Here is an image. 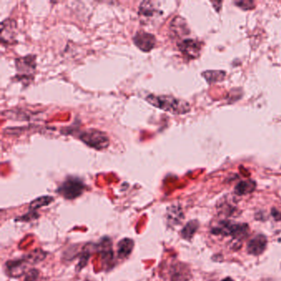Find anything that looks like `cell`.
<instances>
[{"mask_svg":"<svg viewBox=\"0 0 281 281\" xmlns=\"http://www.w3.org/2000/svg\"><path fill=\"white\" fill-rule=\"evenodd\" d=\"M171 32L176 36H182L188 34V28L186 26V21L181 17H174L170 24Z\"/></svg>","mask_w":281,"mask_h":281,"instance_id":"obj_12","label":"cell"},{"mask_svg":"<svg viewBox=\"0 0 281 281\" xmlns=\"http://www.w3.org/2000/svg\"><path fill=\"white\" fill-rule=\"evenodd\" d=\"M28 263H30V262H28L27 258L24 260L18 261V262L16 261V262H9L8 269H9V274L13 277L23 275L26 270V264H28Z\"/></svg>","mask_w":281,"mask_h":281,"instance_id":"obj_13","label":"cell"},{"mask_svg":"<svg viewBox=\"0 0 281 281\" xmlns=\"http://www.w3.org/2000/svg\"><path fill=\"white\" fill-rule=\"evenodd\" d=\"M145 101L153 106L171 114L184 115L190 111L188 102L171 95L149 94L145 97Z\"/></svg>","mask_w":281,"mask_h":281,"instance_id":"obj_1","label":"cell"},{"mask_svg":"<svg viewBox=\"0 0 281 281\" xmlns=\"http://www.w3.org/2000/svg\"><path fill=\"white\" fill-rule=\"evenodd\" d=\"M78 139L88 147L96 150H104L110 145V139L107 134L99 129H85L79 134Z\"/></svg>","mask_w":281,"mask_h":281,"instance_id":"obj_4","label":"cell"},{"mask_svg":"<svg viewBox=\"0 0 281 281\" xmlns=\"http://www.w3.org/2000/svg\"><path fill=\"white\" fill-rule=\"evenodd\" d=\"M157 3L155 1H149V0L140 3L138 15L141 21H144V24H146L147 21L155 19V17L163 13L162 11L157 8L155 5Z\"/></svg>","mask_w":281,"mask_h":281,"instance_id":"obj_7","label":"cell"},{"mask_svg":"<svg viewBox=\"0 0 281 281\" xmlns=\"http://www.w3.org/2000/svg\"><path fill=\"white\" fill-rule=\"evenodd\" d=\"M17 24L13 19H5L1 23V42L10 44L17 36Z\"/></svg>","mask_w":281,"mask_h":281,"instance_id":"obj_9","label":"cell"},{"mask_svg":"<svg viewBox=\"0 0 281 281\" xmlns=\"http://www.w3.org/2000/svg\"><path fill=\"white\" fill-rule=\"evenodd\" d=\"M256 182L252 180H246L243 182H239V184L235 187V193L239 196H245L253 192L256 189Z\"/></svg>","mask_w":281,"mask_h":281,"instance_id":"obj_14","label":"cell"},{"mask_svg":"<svg viewBox=\"0 0 281 281\" xmlns=\"http://www.w3.org/2000/svg\"><path fill=\"white\" fill-rule=\"evenodd\" d=\"M37 278H38V271L32 270L28 273L24 281H36Z\"/></svg>","mask_w":281,"mask_h":281,"instance_id":"obj_19","label":"cell"},{"mask_svg":"<svg viewBox=\"0 0 281 281\" xmlns=\"http://www.w3.org/2000/svg\"><path fill=\"white\" fill-rule=\"evenodd\" d=\"M267 246V237H265L264 235H256L247 243V252L254 256H259L265 252Z\"/></svg>","mask_w":281,"mask_h":281,"instance_id":"obj_10","label":"cell"},{"mask_svg":"<svg viewBox=\"0 0 281 281\" xmlns=\"http://www.w3.org/2000/svg\"><path fill=\"white\" fill-rule=\"evenodd\" d=\"M190 271L187 267L182 265L174 267V272L171 275V281H188L190 278Z\"/></svg>","mask_w":281,"mask_h":281,"instance_id":"obj_16","label":"cell"},{"mask_svg":"<svg viewBox=\"0 0 281 281\" xmlns=\"http://www.w3.org/2000/svg\"><path fill=\"white\" fill-rule=\"evenodd\" d=\"M248 225L246 224H233L229 220H221L214 224L211 231L213 234L231 236L236 241H242L248 234Z\"/></svg>","mask_w":281,"mask_h":281,"instance_id":"obj_3","label":"cell"},{"mask_svg":"<svg viewBox=\"0 0 281 281\" xmlns=\"http://www.w3.org/2000/svg\"><path fill=\"white\" fill-rule=\"evenodd\" d=\"M15 67L17 70V78L18 82H21L24 85H28L34 79L36 70V56L34 55H28L24 57L15 59Z\"/></svg>","mask_w":281,"mask_h":281,"instance_id":"obj_2","label":"cell"},{"mask_svg":"<svg viewBox=\"0 0 281 281\" xmlns=\"http://www.w3.org/2000/svg\"><path fill=\"white\" fill-rule=\"evenodd\" d=\"M53 201L54 198L52 197H39V198L34 200L32 203L30 204V210L33 212L36 211V209L50 205Z\"/></svg>","mask_w":281,"mask_h":281,"instance_id":"obj_18","label":"cell"},{"mask_svg":"<svg viewBox=\"0 0 281 281\" xmlns=\"http://www.w3.org/2000/svg\"><path fill=\"white\" fill-rule=\"evenodd\" d=\"M222 281H233L230 278H226V279H223Z\"/></svg>","mask_w":281,"mask_h":281,"instance_id":"obj_20","label":"cell"},{"mask_svg":"<svg viewBox=\"0 0 281 281\" xmlns=\"http://www.w3.org/2000/svg\"><path fill=\"white\" fill-rule=\"evenodd\" d=\"M84 190V183L79 178L70 177L59 186L57 192L64 199L74 200L80 197Z\"/></svg>","mask_w":281,"mask_h":281,"instance_id":"obj_5","label":"cell"},{"mask_svg":"<svg viewBox=\"0 0 281 281\" xmlns=\"http://www.w3.org/2000/svg\"><path fill=\"white\" fill-rule=\"evenodd\" d=\"M135 243L131 239H123L118 243V256L121 259H125L131 255L133 251Z\"/></svg>","mask_w":281,"mask_h":281,"instance_id":"obj_11","label":"cell"},{"mask_svg":"<svg viewBox=\"0 0 281 281\" xmlns=\"http://www.w3.org/2000/svg\"><path fill=\"white\" fill-rule=\"evenodd\" d=\"M183 219V213L182 209L178 206H171L168 208L167 211V222L170 223L171 225L179 224Z\"/></svg>","mask_w":281,"mask_h":281,"instance_id":"obj_15","label":"cell"},{"mask_svg":"<svg viewBox=\"0 0 281 281\" xmlns=\"http://www.w3.org/2000/svg\"><path fill=\"white\" fill-rule=\"evenodd\" d=\"M178 49L186 57L196 59L201 53V45L193 39H184L178 43Z\"/></svg>","mask_w":281,"mask_h":281,"instance_id":"obj_8","label":"cell"},{"mask_svg":"<svg viewBox=\"0 0 281 281\" xmlns=\"http://www.w3.org/2000/svg\"><path fill=\"white\" fill-rule=\"evenodd\" d=\"M132 41L140 51L148 53L155 48L157 40L155 35L145 32L144 30H140L134 35Z\"/></svg>","mask_w":281,"mask_h":281,"instance_id":"obj_6","label":"cell"},{"mask_svg":"<svg viewBox=\"0 0 281 281\" xmlns=\"http://www.w3.org/2000/svg\"><path fill=\"white\" fill-rule=\"evenodd\" d=\"M198 228H199V222L197 220H191L185 225L184 228H182L181 235L183 239L190 241L194 233H197Z\"/></svg>","mask_w":281,"mask_h":281,"instance_id":"obj_17","label":"cell"}]
</instances>
